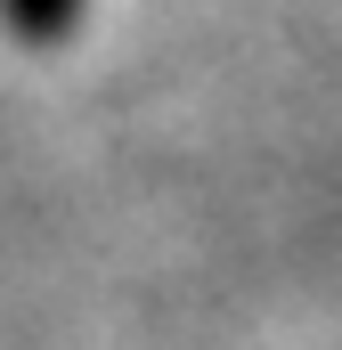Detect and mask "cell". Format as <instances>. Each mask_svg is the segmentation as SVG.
Instances as JSON below:
<instances>
[{
    "label": "cell",
    "instance_id": "obj_1",
    "mask_svg": "<svg viewBox=\"0 0 342 350\" xmlns=\"http://www.w3.org/2000/svg\"><path fill=\"white\" fill-rule=\"evenodd\" d=\"M0 16L25 33V41H66L82 25V0H0Z\"/></svg>",
    "mask_w": 342,
    "mask_h": 350
}]
</instances>
